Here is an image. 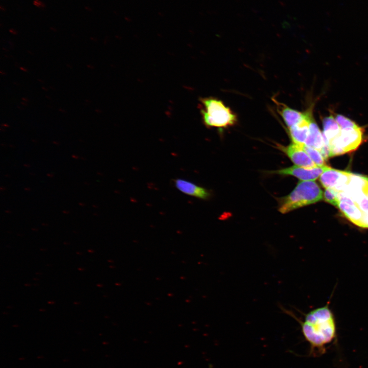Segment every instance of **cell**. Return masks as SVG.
<instances>
[{
    "mask_svg": "<svg viewBox=\"0 0 368 368\" xmlns=\"http://www.w3.org/2000/svg\"><path fill=\"white\" fill-rule=\"evenodd\" d=\"M356 203L363 212H368V193Z\"/></svg>",
    "mask_w": 368,
    "mask_h": 368,
    "instance_id": "18",
    "label": "cell"
},
{
    "mask_svg": "<svg viewBox=\"0 0 368 368\" xmlns=\"http://www.w3.org/2000/svg\"><path fill=\"white\" fill-rule=\"evenodd\" d=\"M295 318L300 324L303 335L310 344L311 355L324 354L327 346L336 338V323L329 302L307 313L303 320Z\"/></svg>",
    "mask_w": 368,
    "mask_h": 368,
    "instance_id": "1",
    "label": "cell"
},
{
    "mask_svg": "<svg viewBox=\"0 0 368 368\" xmlns=\"http://www.w3.org/2000/svg\"><path fill=\"white\" fill-rule=\"evenodd\" d=\"M323 196V198L327 202L338 208L339 193L332 189H326Z\"/></svg>",
    "mask_w": 368,
    "mask_h": 368,
    "instance_id": "16",
    "label": "cell"
},
{
    "mask_svg": "<svg viewBox=\"0 0 368 368\" xmlns=\"http://www.w3.org/2000/svg\"><path fill=\"white\" fill-rule=\"evenodd\" d=\"M303 146L292 143L287 146L279 147L296 166L308 168L317 166L305 152Z\"/></svg>",
    "mask_w": 368,
    "mask_h": 368,
    "instance_id": "8",
    "label": "cell"
},
{
    "mask_svg": "<svg viewBox=\"0 0 368 368\" xmlns=\"http://www.w3.org/2000/svg\"><path fill=\"white\" fill-rule=\"evenodd\" d=\"M303 148L316 166L318 167L326 166V160L318 150L305 145L303 146Z\"/></svg>",
    "mask_w": 368,
    "mask_h": 368,
    "instance_id": "15",
    "label": "cell"
},
{
    "mask_svg": "<svg viewBox=\"0 0 368 368\" xmlns=\"http://www.w3.org/2000/svg\"><path fill=\"white\" fill-rule=\"evenodd\" d=\"M323 198V192L314 181H301L286 196L279 198V211L287 213L296 209L316 203Z\"/></svg>",
    "mask_w": 368,
    "mask_h": 368,
    "instance_id": "2",
    "label": "cell"
},
{
    "mask_svg": "<svg viewBox=\"0 0 368 368\" xmlns=\"http://www.w3.org/2000/svg\"><path fill=\"white\" fill-rule=\"evenodd\" d=\"M274 101L278 107V111L288 128L297 124L304 118L305 112H300Z\"/></svg>",
    "mask_w": 368,
    "mask_h": 368,
    "instance_id": "12",
    "label": "cell"
},
{
    "mask_svg": "<svg viewBox=\"0 0 368 368\" xmlns=\"http://www.w3.org/2000/svg\"><path fill=\"white\" fill-rule=\"evenodd\" d=\"M323 124L324 143L329 146V144L339 134L341 129L332 115L325 118Z\"/></svg>",
    "mask_w": 368,
    "mask_h": 368,
    "instance_id": "13",
    "label": "cell"
},
{
    "mask_svg": "<svg viewBox=\"0 0 368 368\" xmlns=\"http://www.w3.org/2000/svg\"><path fill=\"white\" fill-rule=\"evenodd\" d=\"M363 133V130L359 126L342 129L339 134L329 144L330 157L356 150L362 141Z\"/></svg>",
    "mask_w": 368,
    "mask_h": 368,
    "instance_id": "4",
    "label": "cell"
},
{
    "mask_svg": "<svg viewBox=\"0 0 368 368\" xmlns=\"http://www.w3.org/2000/svg\"><path fill=\"white\" fill-rule=\"evenodd\" d=\"M340 193L358 202L368 193V178L352 173L348 186L344 191Z\"/></svg>",
    "mask_w": 368,
    "mask_h": 368,
    "instance_id": "7",
    "label": "cell"
},
{
    "mask_svg": "<svg viewBox=\"0 0 368 368\" xmlns=\"http://www.w3.org/2000/svg\"><path fill=\"white\" fill-rule=\"evenodd\" d=\"M351 174L327 166L320 175L319 180L326 189H332L340 193L343 192L348 186Z\"/></svg>",
    "mask_w": 368,
    "mask_h": 368,
    "instance_id": "5",
    "label": "cell"
},
{
    "mask_svg": "<svg viewBox=\"0 0 368 368\" xmlns=\"http://www.w3.org/2000/svg\"><path fill=\"white\" fill-rule=\"evenodd\" d=\"M327 166H316L311 168L293 166L290 167L271 171L270 173L282 175L293 176L302 181H314L317 179Z\"/></svg>",
    "mask_w": 368,
    "mask_h": 368,
    "instance_id": "6",
    "label": "cell"
},
{
    "mask_svg": "<svg viewBox=\"0 0 368 368\" xmlns=\"http://www.w3.org/2000/svg\"><path fill=\"white\" fill-rule=\"evenodd\" d=\"M305 145L316 149L319 151L325 145L323 135L312 117L310 121L309 132Z\"/></svg>",
    "mask_w": 368,
    "mask_h": 368,
    "instance_id": "14",
    "label": "cell"
},
{
    "mask_svg": "<svg viewBox=\"0 0 368 368\" xmlns=\"http://www.w3.org/2000/svg\"><path fill=\"white\" fill-rule=\"evenodd\" d=\"M359 227L368 229V212H363Z\"/></svg>",
    "mask_w": 368,
    "mask_h": 368,
    "instance_id": "19",
    "label": "cell"
},
{
    "mask_svg": "<svg viewBox=\"0 0 368 368\" xmlns=\"http://www.w3.org/2000/svg\"><path fill=\"white\" fill-rule=\"evenodd\" d=\"M174 185L180 192L191 196L203 199H206L210 196V193L206 189L185 179H176L174 180Z\"/></svg>",
    "mask_w": 368,
    "mask_h": 368,
    "instance_id": "11",
    "label": "cell"
},
{
    "mask_svg": "<svg viewBox=\"0 0 368 368\" xmlns=\"http://www.w3.org/2000/svg\"><path fill=\"white\" fill-rule=\"evenodd\" d=\"M312 117L311 110L306 111L304 118L300 122L288 128L289 134L293 143L301 146L305 145Z\"/></svg>",
    "mask_w": 368,
    "mask_h": 368,
    "instance_id": "10",
    "label": "cell"
},
{
    "mask_svg": "<svg viewBox=\"0 0 368 368\" xmlns=\"http://www.w3.org/2000/svg\"><path fill=\"white\" fill-rule=\"evenodd\" d=\"M203 122L208 127L219 129L234 126L237 115L221 100L214 98H201L199 105Z\"/></svg>",
    "mask_w": 368,
    "mask_h": 368,
    "instance_id": "3",
    "label": "cell"
},
{
    "mask_svg": "<svg viewBox=\"0 0 368 368\" xmlns=\"http://www.w3.org/2000/svg\"><path fill=\"white\" fill-rule=\"evenodd\" d=\"M335 119L341 129L359 127L355 122L341 114H336Z\"/></svg>",
    "mask_w": 368,
    "mask_h": 368,
    "instance_id": "17",
    "label": "cell"
},
{
    "mask_svg": "<svg viewBox=\"0 0 368 368\" xmlns=\"http://www.w3.org/2000/svg\"><path fill=\"white\" fill-rule=\"evenodd\" d=\"M338 208L350 221L359 227L363 212L355 201L343 194L339 193Z\"/></svg>",
    "mask_w": 368,
    "mask_h": 368,
    "instance_id": "9",
    "label": "cell"
}]
</instances>
